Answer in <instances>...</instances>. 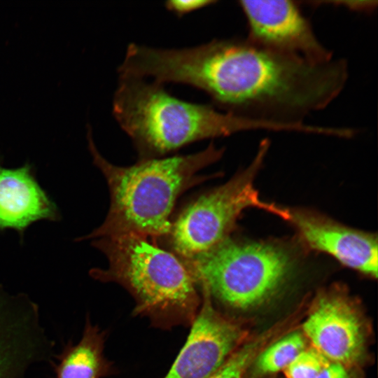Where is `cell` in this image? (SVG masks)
I'll use <instances>...</instances> for the list:
<instances>
[{
  "label": "cell",
  "mask_w": 378,
  "mask_h": 378,
  "mask_svg": "<svg viewBox=\"0 0 378 378\" xmlns=\"http://www.w3.org/2000/svg\"><path fill=\"white\" fill-rule=\"evenodd\" d=\"M147 67L160 83L202 90L222 111L303 134L337 138L344 134L340 127L304 121L344 90L349 77L344 59L316 63L263 48L246 38H232L192 47L155 48Z\"/></svg>",
  "instance_id": "cell-1"
},
{
  "label": "cell",
  "mask_w": 378,
  "mask_h": 378,
  "mask_svg": "<svg viewBox=\"0 0 378 378\" xmlns=\"http://www.w3.org/2000/svg\"><path fill=\"white\" fill-rule=\"evenodd\" d=\"M88 150L93 164L108 184L110 206L104 222L78 241L122 235L151 239L167 236L170 216L177 198L190 187L206 180L197 174L222 157L224 149L211 142L204 150L185 155L149 158L133 165L120 167L98 150L88 125Z\"/></svg>",
  "instance_id": "cell-2"
},
{
  "label": "cell",
  "mask_w": 378,
  "mask_h": 378,
  "mask_svg": "<svg viewBox=\"0 0 378 378\" xmlns=\"http://www.w3.org/2000/svg\"><path fill=\"white\" fill-rule=\"evenodd\" d=\"M113 117L142 158H161L191 143L251 130L288 132L289 127L251 120L211 104L180 99L164 85L118 77Z\"/></svg>",
  "instance_id": "cell-3"
},
{
  "label": "cell",
  "mask_w": 378,
  "mask_h": 378,
  "mask_svg": "<svg viewBox=\"0 0 378 378\" xmlns=\"http://www.w3.org/2000/svg\"><path fill=\"white\" fill-rule=\"evenodd\" d=\"M92 245L108 260L105 269L93 268L90 275L102 282H115L134 298L133 315L148 318L162 330L190 326L201 303L197 284L176 254L137 235L92 239Z\"/></svg>",
  "instance_id": "cell-4"
},
{
  "label": "cell",
  "mask_w": 378,
  "mask_h": 378,
  "mask_svg": "<svg viewBox=\"0 0 378 378\" xmlns=\"http://www.w3.org/2000/svg\"><path fill=\"white\" fill-rule=\"evenodd\" d=\"M181 260L211 298L236 309H249L270 299L297 264L287 247L230 237L205 253Z\"/></svg>",
  "instance_id": "cell-5"
},
{
  "label": "cell",
  "mask_w": 378,
  "mask_h": 378,
  "mask_svg": "<svg viewBox=\"0 0 378 378\" xmlns=\"http://www.w3.org/2000/svg\"><path fill=\"white\" fill-rule=\"evenodd\" d=\"M269 147V140H262L247 168L198 197L172 222L167 236L174 254L189 259L214 248L230 237L238 216L247 208H258L286 220L288 209L262 200L254 186Z\"/></svg>",
  "instance_id": "cell-6"
},
{
  "label": "cell",
  "mask_w": 378,
  "mask_h": 378,
  "mask_svg": "<svg viewBox=\"0 0 378 378\" xmlns=\"http://www.w3.org/2000/svg\"><path fill=\"white\" fill-rule=\"evenodd\" d=\"M252 43L283 54L323 63L334 58L318 38L300 2L255 0L238 2Z\"/></svg>",
  "instance_id": "cell-7"
},
{
  "label": "cell",
  "mask_w": 378,
  "mask_h": 378,
  "mask_svg": "<svg viewBox=\"0 0 378 378\" xmlns=\"http://www.w3.org/2000/svg\"><path fill=\"white\" fill-rule=\"evenodd\" d=\"M202 303L187 340L164 378H208L236 350L239 327L214 307L208 290L201 286Z\"/></svg>",
  "instance_id": "cell-8"
},
{
  "label": "cell",
  "mask_w": 378,
  "mask_h": 378,
  "mask_svg": "<svg viewBox=\"0 0 378 378\" xmlns=\"http://www.w3.org/2000/svg\"><path fill=\"white\" fill-rule=\"evenodd\" d=\"M288 211L286 221L294 226L307 246L331 255L351 269L377 278L376 235L346 227L311 211Z\"/></svg>",
  "instance_id": "cell-9"
},
{
  "label": "cell",
  "mask_w": 378,
  "mask_h": 378,
  "mask_svg": "<svg viewBox=\"0 0 378 378\" xmlns=\"http://www.w3.org/2000/svg\"><path fill=\"white\" fill-rule=\"evenodd\" d=\"M313 348L330 362L349 365L364 348L359 318L350 304L335 294L321 295L302 325Z\"/></svg>",
  "instance_id": "cell-10"
},
{
  "label": "cell",
  "mask_w": 378,
  "mask_h": 378,
  "mask_svg": "<svg viewBox=\"0 0 378 378\" xmlns=\"http://www.w3.org/2000/svg\"><path fill=\"white\" fill-rule=\"evenodd\" d=\"M0 158V232L16 231L22 239L24 232L39 220L61 218L57 206L38 183L34 166L17 168L1 165Z\"/></svg>",
  "instance_id": "cell-11"
},
{
  "label": "cell",
  "mask_w": 378,
  "mask_h": 378,
  "mask_svg": "<svg viewBox=\"0 0 378 378\" xmlns=\"http://www.w3.org/2000/svg\"><path fill=\"white\" fill-rule=\"evenodd\" d=\"M105 332L86 318L79 342H69L55 364L56 378H102L111 373V364L104 354Z\"/></svg>",
  "instance_id": "cell-12"
},
{
  "label": "cell",
  "mask_w": 378,
  "mask_h": 378,
  "mask_svg": "<svg viewBox=\"0 0 378 378\" xmlns=\"http://www.w3.org/2000/svg\"><path fill=\"white\" fill-rule=\"evenodd\" d=\"M305 340L298 332H291L265 349L258 357L256 370L261 374H272L284 370L304 349Z\"/></svg>",
  "instance_id": "cell-13"
},
{
  "label": "cell",
  "mask_w": 378,
  "mask_h": 378,
  "mask_svg": "<svg viewBox=\"0 0 378 378\" xmlns=\"http://www.w3.org/2000/svg\"><path fill=\"white\" fill-rule=\"evenodd\" d=\"M315 349H305L285 368L287 378H316L329 363Z\"/></svg>",
  "instance_id": "cell-14"
},
{
  "label": "cell",
  "mask_w": 378,
  "mask_h": 378,
  "mask_svg": "<svg viewBox=\"0 0 378 378\" xmlns=\"http://www.w3.org/2000/svg\"><path fill=\"white\" fill-rule=\"evenodd\" d=\"M255 349V345L248 344L234 350L225 362L208 378H244L245 370Z\"/></svg>",
  "instance_id": "cell-15"
},
{
  "label": "cell",
  "mask_w": 378,
  "mask_h": 378,
  "mask_svg": "<svg viewBox=\"0 0 378 378\" xmlns=\"http://www.w3.org/2000/svg\"><path fill=\"white\" fill-rule=\"evenodd\" d=\"M216 3L215 0H169L164 2V7L180 18Z\"/></svg>",
  "instance_id": "cell-16"
},
{
  "label": "cell",
  "mask_w": 378,
  "mask_h": 378,
  "mask_svg": "<svg viewBox=\"0 0 378 378\" xmlns=\"http://www.w3.org/2000/svg\"><path fill=\"white\" fill-rule=\"evenodd\" d=\"M323 3L330 4L334 6L342 7L350 11L360 13H372L377 7V1H323Z\"/></svg>",
  "instance_id": "cell-17"
},
{
  "label": "cell",
  "mask_w": 378,
  "mask_h": 378,
  "mask_svg": "<svg viewBox=\"0 0 378 378\" xmlns=\"http://www.w3.org/2000/svg\"><path fill=\"white\" fill-rule=\"evenodd\" d=\"M316 378H350V376L344 365L330 361Z\"/></svg>",
  "instance_id": "cell-18"
}]
</instances>
